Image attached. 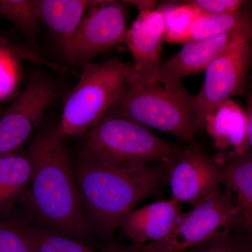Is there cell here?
<instances>
[{"instance_id":"obj_1","label":"cell","mask_w":252,"mask_h":252,"mask_svg":"<svg viewBox=\"0 0 252 252\" xmlns=\"http://www.w3.org/2000/svg\"><path fill=\"white\" fill-rule=\"evenodd\" d=\"M63 137L57 127L41 132L31 144L29 201L44 223L78 240L86 236L88 229Z\"/></svg>"},{"instance_id":"obj_2","label":"cell","mask_w":252,"mask_h":252,"mask_svg":"<svg viewBox=\"0 0 252 252\" xmlns=\"http://www.w3.org/2000/svg\"><path fill=\"white\" fill-rule=\"evenodd\" d=\"M82 203L101 230L112 233L167 177L164 165H117L84 153L75 171Z\"/></svg>"},{"instance_id":"obj_3","label":"cell","mask_w":252,"mask_h":252,"mask_svg":"<svg viewBox=\"0 0 252 252\" xmlns=\"http://www.w3.org/2000/svg\"><path fill=\"white\" fill-rule=\"evenodd\" d=\"M107 114L124 118L144 127L194 142V96L182 81L174 84L128 85Z\"/></svg>"},{"instance_id":"obj_4","label":"cell","mask_w":252,"mask_h":252,"mask_svg":"<svg viewBox=\"0 0 252 252\" xmlns=\"http://www.w3.org/2000/svg\"><path fill=\"white\" fill-rule=\"evenodd\" d=\"M133 74V64L120 60L84 64L79 82L64 104L58 127L61 133L86 135L117 103Z\"/></svg>"},{"instance_id":"obj_5","label":"cell","mask_w":252,"mask_h":252,"mask_svg":"<svg viewBox=\"0 0 252 252\" xmlns=\"http://www.w3.org/2000/svg\"><path fill=\"white\" fill-rule=\"evenodd\" d=\"M86 137L84 153L117 165L157 163L168 168L182 148L137 123L107 114Z\"/></svg>"},{"instance_id":"obj_6","label":"cell","mask_w":252,"mask_h":252,"mask_svg":"<svg viewBox=\"0 0 252 252\" xmlns=\"http://www.w3.org/2000/svg\"><path fill=\"white\" fill-rule=\"evenodd\" d=\"M241 226V214L229 192L220 190L205 203L181 216L162 241L139 247L140 252H185L234 232Z\"/></svg>"},{"instance_id":"obj_7","label":"cell","mask_w":252,"mask_h":252,"mask_svg":"<svg viewBox=\"0 0 252 252\" xmlns=\"http://www.w3.org/2000/svg\"><path fill=\"white\" fill-rule=\"evenodd\" d=\"M252 64V47L247 41L232 46L210 63L203 86L194 96L196 133L203 130L207 118L220 104L246 93Z\"/></svg>"},{"instance_id":"obj_8","label":"cell","mask_w":252,"mask_h":252,"mask_svg":"<svg viewBox=\"0 0 252 252\" xmlns=\"http://www.w3.org/2000/svg\"><path fill=\"white\" fill-rule=\"evenodd\" d=\"M127 30L124 4L117 1H92L63 52L74 64L90 63L97 55L124 42Z\"/></svg>"},{"instance_id":"obj_9","label":"cell","mask_w":252,"mask_h":252,"mask_svg":"<svg viewBox=\"0 0 252 252\" xmlns=\"http://www.w3.org/2000/svg\"><path fill=\"white\" fill-rule=\"evenodd\" d=\"M172 198L193 207L212 198L220 190V163L194 143L182 147L167 168Z\"/></svg>"},{"instance_id":"obj_10","label":"cell","mask_w":252,"mask_h":252,"mask_svg":"<svg viewBox=\"0 0 252 252\" xmlns=\"http://www.w3.org/2000/svg\"><path fill=\"white\" fill-rule=\"evenodd\" d=\"M56 88L36 78L28 82L12 105L0 117V157L16 152L54 102Z\"/></svg>"},{"instance_id":"obj_11","label":"cell","mask_w":252,"mask_h":252,"mask_svg":"<svg viewBox=\"0 0 252 252\" xmlns=\"http://www.w3.org/2000/svg\"><path fill=\"white\" fill-rule=\"evenodd\" d=\"M165 41L163 14L158 9L139 12L126 32L125 41L133 59L134 74L129 85L154 84L161 67Z\"/></svg>"},{"instance_id":"obj_12","label":"cell","mask_w":252,"mask_h":252,"mask_svg":"<svg viewBox=\"0 0 252 252\" xmlns=\"http://www.w3.org/2000/svg\"><path fill=\"white\" fill-rule=\"evenodd\" d=\"M250 39L240 32L224 33L184 44L175 56L162 63L157 84H174L205 71L210 63L230 47Z\"/></svg>"},{"instance_id":"obj_13","label":"cell","mask_w":252,"mask_h":252,"mask_svg":"<svg viewBox=\"0 0 252 252\" xmlns=\"http://www.w3.org/2000/svg\"><path fill=\"white\" fill-rule=\"evenodd\" d=\"M182 215L181 203L172 198L134 210L126 217L121 228L135 246L142 247L167 238Z\"/></svg>"},{"instance_id":"obj_14","label":"cell","mask_w":252,"mask_h":252,"mask_svg":"<svg viewBox=\"0 0 252 252\" xmlns=\"http://www.w3.org/2000/svg\"><path fill=\"white\" fill-rule=\"evenodd\" d=\"M223 157L240 155L250 149L246 112L233 99L220 104L207 118L205 127Z\"/></svg>"},{"instance_id":"obj_15","label":"cell","mask_w":252,"mask_h":252,"mask_svg":"<svg viewBox=\"0 0 252 252\" xmlns=\"http://www.w3.org/2000/svg\"><path fill=\"white\" fill-rule=\"evenodd\" d=\"M221 184L241 214V227L252 234V152L220 157Z\"/></svg>"},{"instance_id":"obj_16","label":"cell","mask_w":252,"mask_h":252,"mask_svg":"<svg viewBox=\"0 0 252 252\" xmlns=\"http://www.w3.org/2000/svg\"><path fill=\"white\" fill-rule=\"evenodd\" d=\"M87 0H40L41 21H44L62 49L77 32L90 7Z\"/></svg>"},{"instance_id":"obj_17","label":"cell","mask_w":252,"mask_h":252,"mask_svg":"<svg viewBox=\"0 0 252 252\" xmlns=\"http://www.w3.org/2000/svg\"><path fill=\"white\" fill-rule=\"evenodd\" d=\"M251 4L249 1L243 9L230 14L202 13L183 36L181 44L230 32L243 33L250 41H252V11L250 6Z\"/></svg>"},{"instance_id":"obj_18","label":"cell","mask_w":252,"mask_h":252,"mask_svg":"<svg viewBox=\"0 0 252 252\" xmlns=\"http://www.w3.org/2000/svg\"><path fill=\"white\" fill-rule=\"evenodd\" d=\"M29 157L14 153L0 157V215H6L31 182Z\"/></svg>"},{"instance_id":"obj_19","label":"cell","mask_w":252,"mask_h":252,"mask_svg":"<svg viewBox=\"0 0 252 252\" xmlns=\"http://www.w3.org/2000/svg\"><path fill=\"white\" fill-rule=\"evenodd\" d=\"M183 2L166 3L157 8L163 14L167 42L181 44L194 21L203 13L193 5Z\"/></svg>"},{"instance_id":"obj_20","label":"cell","mask_w":252,"mask_h":252,"mask_svg":"<svg viewBox=\"0 0 252 252\" xmlns=\"http://www.w3.org/2000/svg\"><path fill=\"white\" fill-rule=\"evenodd\" d=\"M25 230L34 252H97L77 239L55 230L38 227H25Z\"/></svg>"},{"instance_id":"obj_21","label":"cell","mask_w":252,"mask_h":252,"mask_svg":"<svg viewBox=\"0 0 252 252\" xmlns=\"http://www.w3.org/2000/svg\"><path fill=\"white\" fill-rule=\"evenodd\" d=\"M40 0H0V15L29 36L38 31L41 21Z\"/></svg>"},{"instance_id":"obj_22","label":"cell","mask_w":252,"mask_h":252,"mask_svg":"<svg viewBox=\"0 0 252 252\" xmlns=\"http://www.w3.org/2000/svg\"><path fill=\"white\" fill-rule=\"evenodd\" d=\"M0 252H34L24 226L0 220Z\"/></svg>"},{"instance_id":"obj_23","label":"cell","mask_w":252,"mask_h":252,"mask_svg":"<svg viewBox=\"0 0 252 252\" xmlns=\"http://www.w3.org/2000/svg\"><path fill=\"white\" fill-rule=\"evenodd\" d=\"M252 245L243 235L235 232L207 245L185 252H251Z\"/></svg>"},{"instance_id":"obj_24","label":"cell","mask_w":252,"mask_h":252,"mask_svg":"<svg viewBox=\"0 0 252 252\" xmlns=\"http://www.w3.org/2000/svg\"><path fill=\"white\" fill-rule=\"evenodd\" d=\"M185 1L198 8L201 12L209 14L236 12L245 7L249 2L243 0H191Z\"/></svg>"},{"instance_id":"obj_25","label":"cell","mask_w":252,"mask_h":252,"mask_svg":"<svg viewBox=\"0 0 252 252\" xmlns=\"http://www.w3.org/2000/svg\"><path fill=\"white\" fill-rule=\"evenodd\" d=\"M5 52L0 51V97L9 94L14 84L13 73L9 71V65Z\"/></svg>"},{"instance_id":"obj_26","label":"cell","mask_w":252,"mask_h":252,"mask_svg":"<svg viewBox=\"0 0 252 252\" xmlns=\"http://www.w3.org/2000/svg\"><path fill=\"white\" fill-rule=\"evenodd\" d=\"M247 107L246 114L248 117V134L249 143H250V149L252 152V88L248 86L247 87Z\"/></svg>"},{"instance_id":"obj_27","label":"cell","mask_w":252,"mask_h":252,"mask_svg":"<svg viewBox=\"0 0 252 252\" xmlns=\"http://www.w3.org/2000/svg\"><path fill=\"white\" fill-rule=\"evenodd\" d=\"M126 2L135 6L138 10L139 12L143 11H153L157 9V1H150V0H135V1H125Z\"/></svg>"},{"instance_id":"obj_28","label":"cell","mask_w":252,"mask_h":252,"mask_svg":"<svg viewBox=\"0 0 252 252\" xmlns=\"http://www.w3.org/2000/svg\"><path fill=\"white\" fill-rule=\"evenodd\" d=\"M138 247L111 246L99 252H137Z\"/></svg>"},{"instance_id":"obj_29","label":"cell","mask_w":252,"mask_h":252,"mask_svg":"<svg viewBox=\"0 0 252 252\" xmlns=\"http://www.w3.org/2000/svg\"><path fill=\"white\" fill-rule=\"evenodd\" d=\"M249 82L248 84V86H250V87L252 88V74L249 77Z\"/></svg>"},{"instance_id":"obj_30","label":"cell","mask_w":252,"mask_h":252,"mask_svg":"<svg viewBox=\"0 0 252 252\" xmlns=\"http://www.w3.org/2000/svg\"><path fill=\"white\" fill-rule=\"evenodd\" d=\"M137 252H140V250H139V247H138V249H137Z\"/></svg>"},{"instance_id":"obj_31","label":"cell","mask_w":252,"mask_h":252,"mask_svg":"<svg viewBox=\"0 0 252 252\" xmlns=\"http://www.w3.org/2000/svg\"></svg>"}]
</instances>
